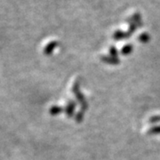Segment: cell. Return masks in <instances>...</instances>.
Wrapping results in <instances>:
<instances>
[{
  "label": "cell",
  "mask_w": 160,
  "mask_h": 160,
  "mask_svg": "<svg viewBox=\"0 0 160 160\" xmlns=\"http://www.w3.org/2000/svg\"><path fill=\"white\" fill-rule=\"evenodd\" d=\"M146 38H148V36L146 34H143L142 36H140V40L141 41H143V42H145L146 41Z\"/></svg>",
  "instance_id": "cell-1"
}]
</instances>
